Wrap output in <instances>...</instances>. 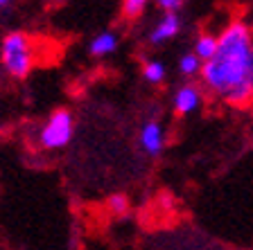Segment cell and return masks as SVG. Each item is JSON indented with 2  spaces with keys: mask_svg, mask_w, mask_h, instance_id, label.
Returning a JSON list of instances; mask_svg holds the SVG:
<instances>
[{
  "mask_svg": "<svg viewBox=\"0 0 253 250\" xmlns=\"http://www.w3.org/2000/svg\"><path fill=\"white\" fill-rule=\"evenodd\" d=\"M142 77H145L147 83H152V86H161V83L165 81V77H168V68H165L163 61L149 59V61H145V66H142Z\"/></svg>",
  "mask_w": 253,
  "mask_h": 250,
  "instance_id": "9",
  "label": "cell"
},
{
  "mask_svg": "<svg viewBox=\"0 0 253 250\" xmlns=\"http://www.w3.org/2000/svg\"><path fill=\"white\" fill-rule=\"evenodd\" d=\"M201 66H204V61H201L195 52H185L183 57L179 59V72L183 74V77H195V74H199Z\"/></svg>",
  "mask_w": 253,
  "mask_h": 250,
  "instance_id": "10",
  "label": "cell"
},
{
  "mask_svg": "<svg viewBox=\"0 0 253 250\" xmlns=\"http://www.w3.org/2000/svg\"><path fill=\"white\" fill-rule=\"evenodd\" d=\"M201 102H204V95H201L199 86L195 83H183L172 97V106L179 115H192L201 108Z\"/></svg>",
  "mask_w": 253,
  "mask_h": 250,
  "instance_id": "5",
  "label": "cell"
},
{
  "mask_svg": "<svg viewBox=\"0 0 253 250\" xmlns=\"http://www.w3.org/2000/svg\"><path fill=\"white\" fill-rule=\"evenodd\" d=\"M140 146L147 156H158L165 149V129L158 120H147L140 129Z\"/></svg>",
  "mask_w": 253,
  "mask_h": 250,
  "instance_id": "6",
  "label": "cell"
},
{
  "mask_svg": "<svg viewBox=\"0 0 253 250\" xmlns=\"http://www.w3.org/2000/svg\"><path fill=\"white\" fill-rule=\"evenodd\" d=\"M11 2H14V0H0V9H7Z\"/></svg>",
  "mask_w": 253,
  "mask_h": 250,
  "instance_id": "14",
  "label": "cell"
},
{
  "mask_svg": "<svg viewBox=\"0 0 253 250\" xmlns=\"http://www.w3.org/2000/svg\"><path fill=\"white\" fill-rule=\"evenodd\" d=\"M201 81L231 106L253 99V34L244 21H231L217 36V50L201 66Z\"/></svg>",
  "mask_w": 253,
  "mask_h": 250,
  "instance_id": "1",
  "label": "cell"
},
{
  "mask_svg": "<svg viewBox=\"0 0 253 250\" xmlns=\"http://www.w3.org/2000/svg\"><path fill=\"white\" fill-rule=\"evenodd\" d=\"M149 0H122V18L126 21H138L145 9H147Z\"/></svg>",
  "mask_w": 253,
  "mask_h": 250,
  "instance_id": "11",
  "label": "cell"
},
{
  "mask_svg": "<svg viewBox=\"0 0 253 250\" xmlns=\"http://www.w3.org/2000/svg\"><path fill=\"white\" fill-rule=\"evenodd\" d=\"M75 136V115L68 108H57L39 131V144L45 151H59L68 146Z\"/></svg>",
  "mask_w": 253,
  "mask_h": 250,
  "instance_id": "3",
  "label": "cell"
},
{
  "mask_svg": "<svg viewBox=\"0 0 253 250\" xmlns=\"http://www.w3.org/2000/svg\"><path fill=\"white\" fill-rule=\"evenodd\" d=\"M0 63L11 79H25L34 66V47L25 32H9L0 41Z\"/></svg>",
  "mask_w": 253,
  "mask_h": 250,
  "instance_id": "2",
  "label": "cell"
},
{
  "mask_svg": "<svg viewBox=\"0 0 253 250\" xmlns=\"http://www.w3.org/2000/svg\"><path fill=\"white\" fill-rule=\"evenodd\" d=\"M118 45H120V36H118V32L104 30V32H100L97 36L90 38L88 52L93 54V57H109V54H113L118 50Z\"/></svg>",
  "mask_w": 253,
  "mask_h": 250,
  "instance_id": "7",
  "label": "cell"
},
{
  "mask_svg": "<svg viewBox=\"0 0 253 250\" xmlns=\"http://www.w3.org/2000/svg\"><path fill=\"white\" fill-rule=\"evenodd\" d=\"M215 50H217V36H215V34H211V32H201L199 36L195 38L192 52H195L204 63L208 61L212 54H215Z\"/></svg>",
  "mask_w": 253,
  "mask_h": 250,
  "instance_id": "8",
  "label": "cell"
},
{
  "mask_svg": "<svg viewBox=\"0 0 253 250\" xmlns=\"http://www.w3.org/2000/svg\"><path fill=\"white\" fill-rule=\"evenodd\" d=\"M181 30H183V21H181L179 14H163L149 32V43L152 45H165L168 41L179 36Z\"/></svg>",
  "mask_w": 253,
  "mask_h": 250,
  "instance_id": "4",
  "label": "cell"
},
{
  "mask_svg": "<svg viewBox=\"0 0 253 250\" xmlns=\"http://www.w3.org/2000/svg\"><path fill=\"white\" fill-rule=\"evenodd\" d=\"M154 5L163 14H179L181 7L185 5V0H154Z\"/></svg>",
  "mask_w": 253,
  "mask_h": 250,
  "instance_id": "13",
  "label": "cell"
},
{
  "mask_svg": "<svg viewBox=\"0 0 253 250\" xmlns=\"http://www.w3.org/2000/svg\"><path fill=\"white\" fill-rule=\"evenodd\" d=\"M109 210L113 214H118V216H122V214L129 212V198L125 196V194H116V196L109 198Z\"/></svg>",
  "mask_w": 253,
  "mask_h": 250,
  "instance_id": "12",
  "label": "cell"
}]
</instances>
